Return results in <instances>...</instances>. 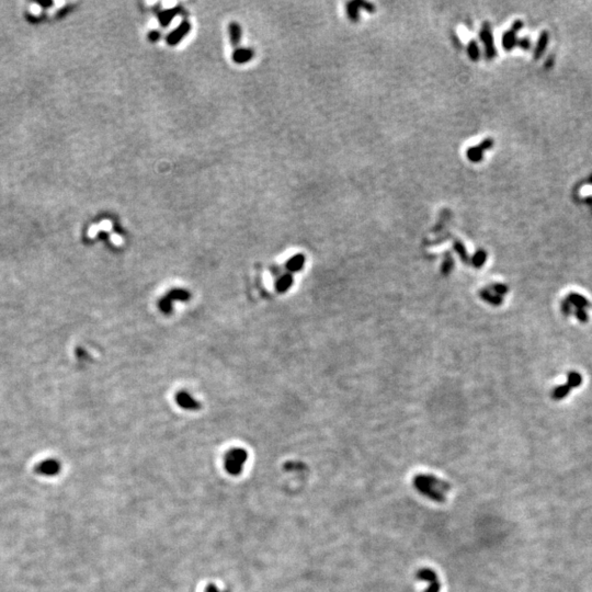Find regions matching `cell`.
I'll list each match as a JSON object with an SVG mask.
<instances>
[{
    "label": "cell",
    "mask_w": 592,
    "mask_h": 592,
    "mask_svg": "<svg viewBox=\"0 0 592 592\" xmlns=\"http://www.w3.org/2000/svg\"><path fill=\"white\" fill-rule=\"evenodd\" d=\"M415 489L431 501L442 503L447 499V494L452 489L448 481L439 479L431 474L416 475L413 479Z\"/></svg>",
    "instance_id": "obj_1"
},
{
    "label": "cell",
    "mask_w": 592,
    "mask_h": 592,
    "mask_svg": "<svg viewBox=\"0 0 592 592\" xmlns=\"http://www.w3.org/2000/svg\"><path fill=\"white\" fill-rule=\"evenodd\" d=\"M248 459V453L244 449H233L225 456V470L233 476H238L243 472Z\"/></svg>",
    "instance_id": "obj_2"
},
{
    "label": "cell",
    "mask_w": 592,
    "mask_h": 592,
    "mask_svg": "<svg viewBox=\"0 0 592 592\" xmlns=\"http://www.w3.org/2000/svg\"><path fill=\"white\" fill-rule=\"evenodd\" d=\"M191 294L190 292L185 289H173L168 292V293L160 298L158 303V307L160 312L164 314H170L172 312V306L174 302H188Z\"/></svg>",
    "instance_id": "obj_3"
},
{
    "label": "cell",
    "mask_w": 592,
    "mask_h": 592,
    "mask_svg": "<svg viewBox=\"0 0 592 592\" xmlns=\"http://www.w3.org/2000/svg\"><path fill=\"white\" fill-rule=\"evenodd\" d=\"M416 578L419 581L428 583V587L425 592H440L441 583L439 581V577L433 569L420 568L416 574Z\"/></svg>",
    "instance_id": "obj_4"
},
{
    "label": "cell",
    "mask_w": 592,
    "mask_h": 592,
    "mask_svg": "<svg viewBox=\"0 0 592 592\" xmlns=\"http://www.w3.org/2000/svg\"><path fill=\"white\" fill-rule=\"evenodd\" d=\"M361 9H364L368 12L372 13L375 11V6L367 2H362V0H352V2H349L346 6L348 17L352 22H357L360 20Z\"/></svg>",
    "instance_id": "obj_5"
},
{
    "label": "cell",
    "mask_w": 592,
    "mask_h": 592,
    "mask_svg": "<svg viewBox=\"0 0 592 592\" xmlns=\"http://www.w3.org/2000/svg\"><path fill=\"white\" fill-rule=\"evenodd\" d=\"M480 40L484 43L486 57L489 58V60H492V58L496 56V49L494 46V39L491 30V25H489V23H486V22L481 27Z\"/></svg>",
    "instance_id": "obj_6"
},
{
    "label": "cell",
    "mask_w": 592,
    "mask_h": 592,
    "mask_svg": "<svg viewBox=\"0 0 592 592\" xmlns=\"http://www.w3.org/2000/svg\"><path fill=\"white\" fill-rule=\"evenodd\" d=\"M493 145H494V141L492 140V138H487V140H484L479 145L474 146V147H470L466 151L467 159H469L470 162H472V163L481 162L484 151L491 148Z\"/></svg>",
    "instance_id": "obj_7"
},
{
    "label": "cell",
    "mask_w": 592,
    "mask_h": 592,
    "mask_svg": "<svg viewBox=\"0 0 592 592\" xmlns=\"http://www.w3.org/2000/svg\"><path fill=\"white\" fill-rule=\"evenodd\" d=\"M34 471L43 476H55L61 472V463L56 459H46L36 465Z\"/></svg>",
    "instance_id": "obj_8"
},
{
    "label": "cell",
    "mask_w": 592,
    "mask_h": 592,
    "mask_svg": "<svg viewBox=\"0 0 592 592\" xmlns=\"http://www.w3.org/2000/svg\"><path fill=\"white\" fill-rule=\"evenodd\" d=\"M175 403L178 404L179 407L185 409V410H199L201 408V404L199 401L185 391L177 393V395H175Z\"/></svg>",
    "instance_id": "obj_9"
},
{
    "label": "cell",
    "mask_w": 592,
    "mask_h": 592,
    "mask_svg": "<svg viewBox=\"0 0 592 592\" xmlns=\"http://www.w3.org/2000/svg\"><path fill=\"white\" fill-rule=\"evenodd\" d=\"M190 29H191V25H190L189 22H187V21L182 22V23L177 29H175V30H173L169 35L167 36L168 44H169V45H171V46L175 45V44H178L187 35V33L190 31Z\"/></svg>",
    "instance_id": "obj_10"
},
{
    "label": "cell",
    "mask_w": 592,
    "mask_h": 592,
    "mask_svg": "<svg viewBox=\"0 0 592 592\" xmlns=\"http://www.w3.org/2000/svg\"><path fill=\"white\" fill-rule=\"evenodd\" d=\"M522 27V22L520 20L516 21L512 29H511L510 31H508L507 33L503 34V38H502V46L503 48H506L507 50H510L514 46V42H516V33L517 31H519Z\"/></svg>",
    "instance_id": "obj_11"
},
{
    "label": "cell",
    "mask_w": 592,
    "mask_h": 592,
    "mask_svg": "<svg viewBox=\"0 0 592 592\" xmlns=\"http://www.w3.org/2000/svg\"><path fill=\"white\" fill-rule=\"evenodd\" d=\"M253 57V50L249 48H239L236 49L233 54V60L237 64H244L249 62Z\"/></svg>",
    "instance_id": "obj_12"
},
{
    "label": "cell",
    "mask_w": 592,
    "mask_h": 592,
    "mask_svg": "<svg viewBox=\"0 0 592 592\" xmlns=\"http://www.w3.org/2000/svg\"><path fill=\"white\" fill-rule=\"evenodd\" d=\"M304 263H305V257L302 253H298L294 257H292L288 263H287V269L291 272H297L304 267Z\"/></svg>",
    "instance_id": "obj_13"
},
{
    "label": "cell",
    "mask_w": 592,
    "mask_h": 592,
    "mask_svg": "<svg viewBox=\"0 0 592 592\" xmlns=\"http://www.w3.org/2000/svg\"><path fill=\"white\" fill-rule=\"evenodd\" d=\"M178 12H179L178 7L177 8H170V9L160 12L159 16H158L160 24H162L163 27H167L173 20V18L177 16Z\"/></svg>",
    "instance_id": "obj_14"
},
{
    "label": "cell",
    "mask_w": 592,
    "mask_h": 592,
    "mask_svg": "<svg viewBox=\"0 0 592 592\" xmlns=\"http://www.w3.org/2000/svg\"><path fill=\"white\" fill-rule=\"evenodd\" d=\"M240 36H241V30H240L239 24L235 23V22H231V23L229 24V38H230L231 46L236 47L238 45V43L240 41Z\"/></svg>",
    "instance_id": "obj_15"
},
{
    "label": "cell",
    "mask_w": 592,
    "mask_h": 592,
    "mask_svg": "<svg viewBox=\"0 0 592 592\" xmlns=\"http://www.w3.org/2000/svg\"><path fill=\"white\" fill-rule=\"evenodd\" d=\"M292 283H293V279H292V276L289 274H285L276 281L275 287H276L277 291L283 293V292H287L291 288Z\"/></svg>",
    "instance_id": "obj_16"
},
{
    "label": "cell",
    "mask_w": 592,
    "mask_h": 592,
    "mask_svg": "<svg viewBox=\"0 0 592 592\" xmlns=\"http://www.w3.org/2000/svg\"><path fill=\"white\" fill-rule=\"evenodd\" d=\"M467 52H469V56L471 57V60L476 62L478 58H479V47L477 45L476 41L472 40L469 43V46H467Z\"/></svg>",
    "instance_id": "obj_17"
},
{
    "label": "cell",
    "mask_w": 592,
    "mask_h": 592,
    "mask_svg": "<svg viewBox=\"0 0 592 592\" xmlns=\"http://www.w3.org/2000/svg\"><path fill=\"white\" fill-rule=\"evenodd\" d=\"M547 39H548L547 33H545V32H544V33L542 34V36H540L539 41H538V45H537V47H536V50H535V58H538V56L542 55V52H543L544 48H545V46H546Z\"/></svg>",
    "instance_id": "obj_18"
},
{
    "label": "cell",
    "mask_w": 592,
    "mask_h": 592,
    "mask_svg": "<svg viewBox=\"0 0 592 592\" xmlns=\"http://www.w3.org/2000/svg\"><path fill=\"white\" fill-rule=\"evenodd\" d=\"M30 11L36 16V14H39L41 12V7L39 5L33 4V5L30 6Z\"/></svg>",
    "instance_id": "obj_19"
},
{
    "label": "cell",
    "mask_w": 592,
    "mask_h": 592,
    "mask_svg": "<svg viewBox=\"0 0 592 592\" xmlns=\"http://www.w3.org/2000/svg\"><path fill=\"white\" fill-rule=\"evenodd\" d=\"M205 592H219L217 587L214 586V584H209V586L205 588Z\"/></svg>",
    "instance_id": "obj_20"
},
{
    "label": "cell",
    "mask_w": 592,
    "mask_h": 592,
    "mask_svg": "<svg viewBox=\"0 0 592 592\" xmlns=\"http://www.w3.org/2000/svg\"><path fill=\"white\" fill-rule=\"evenodd\" d=\"M149 39L151 41H157L159 39V33L156 32V31L155 32H150L149 33Z\"/></svg>",
    "instance_id": "obj_21"
},
{
    "label": "cell",
    "mask_w": 592,
    "mask_h": 592,
    "mask_svg": "<svg viewBox=\"0 0 592 592\" xmlns=\"http://www.w3.org/2000/svg\"><path fill=\"white\" fill-rule=\"evenodd\" d=\"M225 592H228V591H225Z\"/></svg>",
    "instance_id": "obj_22"
}]
</instances>
